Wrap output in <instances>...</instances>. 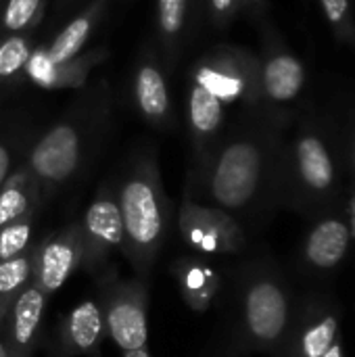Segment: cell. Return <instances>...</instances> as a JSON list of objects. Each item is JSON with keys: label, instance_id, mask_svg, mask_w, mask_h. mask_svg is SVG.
Segmentation results:
<instances>
[{"label": "cell", "instance_id": "6da1fadb", "mask_svg": "<svg viewBox=\"0 0 355 357\" xmlns=\"http://www.w3.org/2000/svg\"><path fill=\"white\" fill-rule=\"evenodd\" d=\"M280 119L243 111L226 128L216 151L197 174H186L184 190L197 201L243 220H257L278 205L282 163Z\"/></svg>", "mask_w": 355, "mask_h": 357}, {"label": "cell", "instance_id": "7a4b0ae2", "mask_svg": "<svg viewBox=\"0 0 355 357\" xmlns=\"http://www.w3.org/2000/svg\"><path fill=\"white\" fill-rule=\"evenodd\" d=\"M113 88L107 77L90 79L69 107L31 142L23 163L33 174L42 207L82 178L113 123Z\"/></svg>", "mask_w": 355, "mask_h": 357}, {"label": "cell", "instance_id": "3957f363", "mask_svg": "<svg viewBox=\"0 0 355 357\" xmlns=\"http://www.w3.org/2000/svg\"><path fill=\"white\" fill-rule=\"evenodd\" d=\"M121 213V255L136 278L151 282L174 226V203L165 195L155 146H134L113 178Z\"/></svg>", "mask_w": 355, "mask_h": 357}, {"label": "cell", "instance_id": "277c9868", "mask_svg": "<svg viewBox=\"0 0 355 357\" xmlns=\"http://www.w3.org/2000/svg\"><path fill=\"white\" fill-rule=\"evenodd\" d=\"M295 316L297 307L282 274L270 261L247 264L234 284V320L226 356L282 357Z\"/></svg>", "mask_w": 355, "mask_h": 357}, {"label": "cell", "instance_id": "5b68a950", "mask_svg": "<svg viewBox=\"0 0 355 357\" xmlns=\"http://www.w3.org/2000/svg\"><path fill=\"white\" fill-rule=\"evenodd\" d=\"M337 188V163L322 132L303 123L289 146L282 149L278 205L308 209L331 199Z\"/></svg>", "mask_w": 355, "mask_h": 357}, {"label": "cell", "instance_id": "8992f818", "mask_svg": "<svg viewBox=\"0 0 355 357\" xmlns=\"http://www.w3.org/2000/svg\"><path fill=\"white\" fill-rule=\"evenodd\" d=\"M188 79L209 90L226 109L239 105L243 111L262 113L259 56L243 46L220 44L203 52L192 63Z\"/></svg>", "mask_w": 355, "mask_h": 357}, {"label": "cell", "instance_id": "52a82bcc", "mask_svg": "<svg viewBox=\"0 0 355 357\" xmlns=\"http://www.w3.org/2000/svg\"><path fill=\"white\" fill-rule=\"evenodd\" d=\"M98 303L103 307L107 337L117 349L136 351L149 345V284L136 276L121 278L111 261L96 278Z\"/></svg>", "mask_w": 355, "mask_h": 357}, {"label": "cell", "instance_id": "ba28073f", "mask_svg": "<svg viewBox=\"0 0 355 357\" xmlns=\"http://www.w3.org/2000/svg\"><path fill=\"white\" fill-rule=\"evenodd\" d=\"M176 215L182 243L197 255L224 257L239 255L247 249L245 226L232 213L201 203L186 190H182Z\"/></svg>", "mask_w": 355, "mask_h": 357}, {"label": "cell", "instance_id": "9c48e42d", "mask_svg": "<svg viewBox=\"0 0 355 357\" xmlns=\"http://www.w3.org/2000/svg\"><path fill=\"white\" fill-rule=\"evenodd\" d=\"M77 222L82 236L80 270L94 280L113 261V253L119 251L123 241V226L113 178L103 180L96 186L84 215Z\"/></svg>", "mask_w": 355, "mask_h": 357}, {"label": "cell", "instance_id": "30bf717a", "mask_svg": "<svg viewBox=\"0 0 355 357\" xmlns=\"http://www.w3.org/2000/svg\"><path fill=\"white\" fill-rule=\"evenodd\" d=\"M259 56V90H262V113L280 119L278 109L295 102L308 82L303 61L280 40V36L266 27L264 46Z\"/></svg>", "mask_w": 355, "mask_h": 357}, {"label": "cell", "instance_id": "8fae6325", "mask_svg": "<svg viewBox=\"0 0 355 357\" xmlns=\"http://www.w3.org/2000/svg\"><path fill=\"white\" fill-rule=\"evenodd\" d=\"M167 75L157 46H142L130 79L132 105L140 119L157 132H174L178 128Z\"/></svg>", "mask_w": 355, "mask_h": 357}, {"label": "cell", "instance_id": "7c38bea8", "mask_svg": "<svg viewBox=\"0 0 355 357\" xmlns=\"http://www.w3.org/2000/svg\"><path fill=\"white\" fill-rule=\"evenodd\" d=\"M82 236L80 222L71 220L54 232H46L36 241L33 249V278L46 297H52L80 270Z\"/></svg>", "mask_w": 355, "mask_h": 357}, {"label": "cell", "instance_id": "4fadbf2b", "mask_svg": "<svg viewBox=\"0 0 355 357\" xmlns=\"http://www.w3.org/2000/svg\"><path fill=\"white\" fill-rule=\"evenodd\" d=\"M105 339L103 307L98 299H86L59 318L54 333L44 341V351L48 357H103Z\"/></svg>", "mask_w": 355, "mask_h": 357}, {"label": "cell", "instance_id": "5bb4252c", "mask_svg": "<svg viewBox=\"0 0 355 357\" xmlns=\"http://www.w3.org/2000/svg\"><path fill=\"white\" fill-rule=\"evenodd\" d=\"M184 109L190 142V161L186 174H197L207 163L226 132V105L201 84L188 79Z\"/></svg>", "mask_w": 355, "mask_h": 357}, {"label": "cell", "instance_id": "9a60e30c", "mask_svg": "<svg viewBox=\"0 0 355 357\" xmlns=\"http://www.w3.org/2000/svg\"><path fill=\"white\" fill-rule=\"evenodd\" d=\"M109 4H111V0H90L86 6L80 8V13H75L63 25V29L48 44L36 48L31 54L29 67H27V79H31L48 69H54V67L71 61L73 56H77L82 50H86L88 40L92 38L94 29L105 19Z\"/></svg>", "mask_w": 355, "mask_h": 357}, {"label": "cell", "instance_id": "2e32d148", "mask_svg": "<svg viewBox=\"0 0 355 357\" xmlns=\"http://www.w3.org/2000/svg\"><path fill=\"white\" fill-rule=\"evenodd\" d=\"M203 17L199 0H157L155 4V46L172 75L182 61L184 48L195 36Z\"/></svg>", "mask_w": 355, "mask_h": 357}, {"label": "cell", "instance_id": "e0dca14e", "mask_svg": "<svg viewBox=\"0 0 355 357\" xmlns=\"http://www.w3.org/2000/svg\"><path fill=\"white\" fill-rule=\"evenodd\" d=\"M50 297L38 284L29 282L8 307L2 324V339L8 357H31L42 341L44 312Z\"/></svg>", "mask_w": 355, "mask_h": 357}, {"label": "cell", "instance_id": "ac0fdd59", "mask_svg": "<svg viewBox=\"0 0 355 357\" xmlns=\"http://www.w3.org/2000/svg\"><path fill=\"white\" fill-rule=\"evenodd\" d=\"M169 272L184 305L195 314L209 312L224 289L222 272L203 255H180L172 261Z\"/></svg>", "mask_w": 355, "mask_h": 357}, {"label": "cell", "instance_id": "d6986e66", "mask_svg": "<svg viewBox=\"0 0 355 357\" xmlns=\"http://www.w3.org/2000/svg\"><path fill=\"white\" fill-rule=\"evenodd\" d=\"M352 238V226L345 220L324 218L303 241V261L318 272H331L345 259Z\"/></svg>", "mask_w": 355, "mask_h": 357}, {"label": "cell", "instance_id": "ffe728a7", "mask_svg": "<svg viewBox=\"0 0 355 357\" xmlns=\"http://www.w3.org/2000/svg\"><path fill=\"white\" fill-rule=\"evenodd\" d=\"M40 186L25 163H21L0 186V228L42 211Z\"/></svg>", "mask_w": 355, "mask_h": 357}, {"label": "cell", "instance_id": "44dd1931", "mask_svg": "<svg viewBox=\"0 0 355 357\" xmlns=\"http://www.w3.org/2000/svg\"><path fill=\"white\" fill-rule=\"evenodd\" d=\"M109 59V48L107 46H92L82 50L77 56H73L71 61L48 69L36 77H31V82L44 90H82L96 67H100L105 61Z\"/></svg>", "mask_w": 355, "mask_h": 357}, {"label": "cell", "instance_id": "7402d4cb", "mask_svg": "<svg viewBox=\"0 0 355 357\" xmlns=\"http://www.w3.org/2000/svg\"><path fill=\"white\" fill-rule=\"evenodd\" d=\"M38 132L40 130L23 117L0 121V186L23 163Z\"/></svg>", "mask_w": 355, "mask_h": 357}, {"label": "cell", "instance_id": "603a6c76", "mask_svg": "<svg viewBox=\"0 0 355 357\" xmlns=\"http://www.w3.org/2000/svg\"><path fill=\"white\" fill-rule=\"evenodd\" d=\"M33 33H13L0 38V92L15 88L27 77L33 54Z\"/></svg>", "mask_w": 355, "mask_h": 357}, {"label": "cell", "instance_id": "cb8c5ba5", "mask_svg": "<svg viewBox=\"0 0 355 357\" xmlns=\"http://www.w3.org/2000/svg\"><path fill=\"white\" fill-rule=\"evenodd\" d=\"M33 249L36 243L23 255L0 261V331L8 307L33 278Z\"/></svg>", "mask_w": 355, "mask_h": 357}, {"label": "cell", "instance_id": "d4e9b609", "mask_svg": "<svg viewBox=\"0 0 355 357\" xmlns=\"http://www.w3.org/2000/svg\"><path fill=\"white\" fill-rule=\"evenodd\" d=\"M48 0H4L0 8V38L13 33H33L44 15Z\"/></svg>", "mask_w": 355, "mask_h": 357}, {"label": "cell", "instance_id": "484cf974", "mask_svg": "<svg viewBox=\"0 0 355 357\" xmlns=\"http://www.w3.org/2000/svg\"><path fill=\"white\" fill-rule=\"evenodd\" d=\"M268 0H203V15L216 29L230 27L236 19H262Z\"/></svg>", "mask_w": 355, "mask_h": 357}, {"label": "cell", "instance_id": "4316f807", "mask_svg": "<svg viewBox=\"0 0 355 357\" xmlns=\"http://www.w3.org/2000/svg\"><path fill=\"white\" fill-rule=\"evenodd\" d=\"M36 222L38 215H27L0 228V261L19 257L33 247Z\"/></svg>", "mask_w": 355, "mask_h": 357}, {"label": "cell", "instance_id": "83f0119b", "mask_svg": "<svg viewBox=\"0 0 355 357\" xmlns=\"http://www.w3.org/2000/svg\"><path fill=\"white\" fill-rule=\"evenodd\" d=\"M318 2L333 33L345 44H355V19L352 0H318Z\"/></svg>", "mask_w": 355, "mask_h": 357}, {"label": "cell", "instance_id": "f1b7e54d", "mask_svg": "<svg viewBox=\"0 0 355 357\" xmlns=\"http://www.w3.org/2000/svg\"><path fill=\"white\" fill-rule=\"evenodd\" d=\"M80 0H54V15L63 17L69 8H73Z\"/></svg>", "mask_w": 355, "mask_h": 357}, {"label": "cell", "instance_id": "f546056e", "mask_svg": "<svg viewBox=\"0 0 355 357\" xmlns=\"http://www.w3.org/2000/svg\"><path fill=\"white\" fill-rule=\"evenodd\" d=\"M320 357H345V349H343V341H337L324 356Z\"/></svg>", "mask_w": 355, "mask_h": 357}, {"label": "cell", "instance_id": "4dcf8cb0", "mask_svg": "<svg viewBox=\"0 0 355 357\" xmlns=\"http://www.w3.org/2000/svg\"><path fill=\"white\" fill-rule=\"evenodd\" d=\"M123 357H153V356H151L149 347H144V349H136V351H123Z\"/></svg>", "mask_w": 355, "mask_h": 357}, {"label": "cell", "instance_id": "1f68e13d", "mask_svg": "<svg viewBox=\"0 0 355 357\" xmlns=\"http://www.w3.org/2000/svg\"><path fill=\"white\" fill-rule=\"evenodd\" d=\"M349 215H352V224H354L352 236H355V197H354V201H352V207H349Z\"/></svg>", "mask_w": 355, "mask_h": 357}, {"label": "cell", "instance_id": "d6a6232c", "mask_svg": "<svg viewBox=\"0 0 355 357\" xmlns=\"http://www.w3.org/2000/svg\"><path fill=\"white\" fill-rule=\"evenodd\" d=\"M0 357H8L6 345H4V339H2V331H0Z\"/></svg>", "mask_w": 355, "mask_h": 357}, {"label": "cell", "instance_id": "836d02e7", "mask_svg": "<svg viewBox=\"0 0 355 357\" xmlns=\"http://www.w3.org/2000/svg\"><path fill=\"white\" fill-rule=\"evenodd\" d=\"M352 159H354V167H355V132H354V142H352Z\"/></svg>", "mask_w": 355, "mask_h": 357}, {"label": "cell", "instance_id": "e575fe53", "mask_svg": "<svg viewBox=\"0 0 355 357\" xmlns=\"http://www.w3.org/2000/svg\"><path fill=\"white\" fill-rule=\"evenodd\" d=\"M2 2H4V0H0V8H2Z\"/></svg>", "mask_w": 355, "mask_h": 357}, {"label": "cell", "instance_id": "d590c367", "mask_svg": "<svg viewBox=\"0 0 355 357\" xmlns=\"http://www.w3.org/2000/svg\"><path fill=\"white\" fill-rule=\"evenodd\" d=\"M199 2H201V6H203V0H199Z\"/></svg>", "mask_w": 355, "mask_h": 357}]
</instances>
